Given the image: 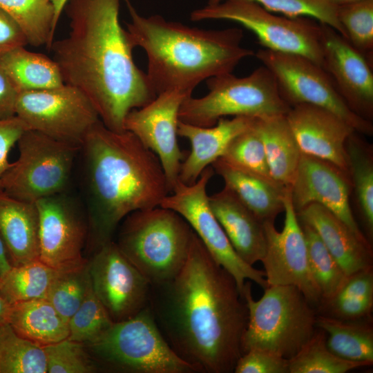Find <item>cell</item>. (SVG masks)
Listing matches in <instances>:
<instances>
[{
	"mask_svg": "<svg viewBox=\"0 0 373 373\" xmlns=\"http://www.w3.org/2000/svg\"><path fill=\"white\" fill-rule=\"evenodd\" d=\"M367 366L334 354L326 344V333L317 327L309 341L289 359V373H345Z\"/></svg>",
	"mask_w": 373,
	"mask_h": 373,
	"instance_id": "36",
	"label": "cell"
},
{
	"mask_svg": "<svg viewBox=\"0 0 373 373\" xmlns=\"http://www.w3.org/2000/svg\"><path fill=\"white\" fill-rule=\"evenodd\" d=\"M189 97L179 90L163 92L146 105L131 111L124 121V130L158 157L171 192L179 181L184 158L178 142L179 111Z\"/></svg>",
	"mask_w": 373,
	"mask_h": 373,
	"instance_id": "17",
	"label": "cell"
},
{
	"mask_svg": "<svg viewBox=\"0 0 373 373\" xmlns=\"http://www.w3.org/2000/svg\"><path fill=\"white\" fill-rule=\"evenodd\" d=\"M298 220L306 242L311 272L321 291V300L328 299L340 289L347 276L316 231L309 224Z\"/></svg>",
	"mask_w": 373,
	"mask_h": 373,
	"instance_id": "35",
	"label": "cell"
},
{
	"mask_svg": "<svg viewBox=\"0 0 373 373\" xmlns=\"http://www.w3.org/2000/svg\"><path fill=\"white\" fill-rule=\"evenodd\" d=\"M39 216V260L57 269L87 263L83 250L87 243V215L66 192L35 202Z\"/></svg>",
	"mask_w": 373,
	"mask_h": 373,
	"instance_id": "16",
	"label": "cell"
},
{
	"mask_svg": "<svg viewBox=\"0 0 373 373\" xmlns=\"http://www.w3.org/2000/svg\"><path fill=\"white\" fill-rule=\"evenodd\" d=\"M211 166L223 179L224 186L262 222H274L284 211L287 187L234 167L221 158Z\"/></svg>",
	"mask_w": 373,
	"mask_h": 373,
	"instance_id": "25",
	"label": "cell"
},
{
	"mask_svg": "<svg viewBox=\"0 0 373 373\" xmlns=\"http://www.w3.org/2000/svg\"><path fill=\"white\" fill-rule=\"evenodd\" d=\"M11 267L6 249L0 237V278L3 276Z\"/></svg>",
	"mask_w": 373,
	"mask_h": 373,
	"instance_id": "47",
	"label": "cell"
},
{
	"mask_svg": "<svg viewBox=\"0 0 373 373\" xmlns=\"http://www.w3.org/2000/svg\"><path fill=\"white\" fill-rule=\"evenodd\" d=\"M88 266L93 289L113 322L128 319L149 306L150 282L115 241L93 252Z\"/></svg>",
	"mask_w": 373,
	"mask_h": 373,
	"instance_id": "15",
	"label": "cell"
},
{
	"mask_svg": "<svg viewBox=\"0 0 373 373\" xmlns=\"http://www.w3.org/2000/svg\"><path fill=\"white\" fill-rule=\"evenodd\" d=\"M209 202L238 256L251 266L261 261L266 249L263 222L225 186Z\"/></svg>",
	"mask_w": 373,
	"mask_h": 373,
	"instance_id": "22",
	"label": "cell"
},
{
	"mask_svg": "<svg viewBox=\"0 0 373 373\" xmlns=\"http://www.w3.org/2000/svg\"><path fill=\"white\" fill-rule=\"evenodd\" d=\"M91 287L88 262L70 269L59 270L48 290L46 299L68 323Z\"/></svg>",
	"mask_w": 373,
	"mask_h": 373,
	"instance_id": "37",
	"label": "cell"
},
{
	"mask_svg": "<svg viewBox=\"0 0 373 373\" xmlns=\"http://www.w3.org/2000/svg\"><path fill=\"white\" fill-rule=\"evenodd\" d=\"M209 92L204 96L186 98L179 111V120L209 127L227 116L263 117L287 115L291 106L282 97L277 82L265 66L246 77L232 73L207 80Z\"/></svg>",
	"mask_w": 373,
	"mask_h": 373,
	"instance_id": "8",
	"label": "cell"
},
{
	"mask_svg": "<svg viewBox=\"0 0 373 373\" xmlns=\"http://www.w3.org/2000/svg\"><path fill=\"white\" fill-rule=\"evenodd\" d=\"M284 227L277 231L274 221L263 222L266 239L263 264L268 285H293L307 300L318 307L321 300L319 288L309 265L305 236L291 201L290 188L284 197Z\"/></svg>",
	"mask_w": 373,
	"mask_h": 373,
	"instance_id": "14",
	"label": "cell"
},
{
	"mask_svg": "<svg viewBox=\"0 0 373 373\" xmlns=\"http://www.w3.org/2000/svg\"><path fill=\"white\" fill-rule=\"evenodd\" d=\"M149 308L174 352L197 372L232 373L248 321L243 295L194 233L172 278L151 285Z\"/></svg>",
	"mask_w": 373,
	"mask_h": 373,
	"instance_id": "1",
	"label": "cell"
},
{
	"mask_svg": "<svg viewBox=\"0 0 373 373\" xmlns=\"http://www.w3.org/2000/svg\"><path fill=\"white\" fill-rule=\"evenodd\" d=\"M321 32L323 68L350 109L371 121L373 118V61L331 26L321 23Z\"/></svg>",
	"mask_w": 373,
	"mask_h": 373,
	"instance_id": "19",
	"label": "cell"
},
{
	"mask_svg": "<svg viewBox=\"0 0 373 373\" xmlns=\"http://www.w3.org/2000/svg\"><path fill=\"white\" fill-rule=\"evenodd\" d=\"M26 130L28 129L26 124L16 115L0 119V184L10 164L8 161L9 153Z\"/></svg>",
	"mask_w": 373,
	"mask_h": 373,
	"instance_id": "44",
	"label": "cell"
},
{
	"mask_svg": "<svg viewBox=\"0 0 373 373\" xmlns=\"http://www.w3.org/2000/svg\"><path fill=\"white\" fill-rule=\"evenodd\" d=\"M296 213L311 204H319L344 222L362 241L370 244L354 219L350 202V175L334 164L301 154L298 167L289 186Z\"/></svg>",
	"mask_w": 373,
	"mask_h": 373,
	"instance_id": "18",
	"label": "cell"
},
{
	"mask_svg": "<svg viewBox=\"0 0 373 373\" xmlns=\"http://www.w3.org/2000/svg\"><path fill=\"white\" fill-rule=\"evenodd\" d=\"M19 93L8 74L0 67V119L15 116Z\"/></svg>",
	"mask_w": 373,
	"mask_h": 373,
	"instance_id": "46",
	"label": "cell"
},
{
	"mask_svg": "<svg viewBox=\"0 0 373 373\" xmlns=\"http://www.w3.org/2000/svg\"><path fill=\"white\" fill-rule=\"evenodd\" d=\"M286 117L302 154L327 161L349 174L345 142L356 131L348 123L306 104L291 106Z\"/></svg>",
	"mask_w": 373,
	"mask_h": 373,
	"instance_id": "20",
	"label": "cell"
},
{
	"mask_svg": "<svg viewBox=\"0 0 373 373\" xmlns=\"http://www.w3.org/2000/svg\"><path fill=\"white\" fill-rule=\"evenodd\" d=\"M19 157L4 173L0 189L26 202L66 192L81 146L26 130L17 143Z\"/></svg>",
	"mask_w": 373,
	"mask_h": 373,
	"instance_id": "9",
	"label": "cell"
},
{
	"mask_svg": "<svg viewBox=\"0 0 373 373\" xmlns=\"http://www.w3.org/2000/svg\"><path fill=\"white\" fill-rule=\"evenodd\" d=\"M43 347L18 335L8 323L0 325V373H46Z\"/></svg>",
	"mask_w": 373,
	"mask_h": 373,
	"instance_id": "34",
	"label": "cell"
},
{
	"mask_svg": "<svg viewBox=\"0 0 373 373\" xmlns=\"http://www.w3.org/2000/svg\"><path fill=\"white\" fill-rule=\"evenodd\" d=\"M0 8L17 22L28 44L50 49L56 30L52 0H0Z\"/></svg>",
	"mask_w": 373,
	"mask_h": 373,
	"instance_id": "33",
	"label": "cell"
},
{
	"mask_svg": "<svg viewBox=\"0 0 373 373\" xmlns=\"http://www.w3.org/2000/svg\"><path fill=\"white\" fill-rule=\"evenodd\" d=\"M0 237L11 266L39 259V216L35 202L12 198L0 189Z\"/></svg>",
	"mask_w": 373,
	"mask_h": 373,
	"instance_id": "24",
	"label": "cell"
},
{
	"mask_svg": "<svg viewBox=\"0 0 373 373\" xmlns=\"http://www.w3.org/2000/svg\"><path fill=\"white\" fill-rule=\"evenodd\" d=\"M0 67L19 91L42 90L64 84L56 62L48 57L25 48L12 49L0 55Z\"/></svg>",
	"mask_w": 373,
	"mask_h": 373,
	"instance_id": "29",
	"label": "cell"
},
{
	"mask_svg": "<svg viewBox=\"0 0 373 373\" xmlns=\"http://www.w3.org/2000/svg\"><path fill=\"white\" fill-rule=\"evenodd\" d=\"M296 214L316 231L347 276L372 267V245L358 238L327 209L314 203Z\"/></svg>",
	"mask_w": 373,
	"mask_h": 373,
	"instance_id": "23",
	"label": "cell"
},
{
	"mask_svg": "<svg viewBox=\"0 0 373 373\" xmlns=\"http://www.w3.org/2000/svg\"><path fill=\"white\" fill-rule=\"evenodd\" d=\"M345 142L349 174L356 204L366 238L371 243L373 237V152L372 146L356 133Z\"/></svg>",
	"mask_w": 373,
	"mask_h": 373,
	"instance_id": "30",
	"label": "cell"
},
{
	"mask_svg": "<svg viewBox=\"0 0 373 373\" xmlns=\"http://www.w3.org/2000/svg\"><path fill=\"white\" fill-rule=\"evenodd\" d=\"M254 122L255 119L249 128L231 140L220 158L239 169L274 181L263 142Z\"/></svg>",
	"mask_w": 373,
	"mask_h": 373,
	"instance_id": "38",
	"label": "cell"
},
{
	"mask_svg": "<svg viewBox=\"0 0 373 373\" xmlns=\"http://www.w3.org/2000/svg\"><path fill=\"white\" fill-rule=\"evenodd\" d=\"M337 17L347 40L373 61V0L337 6Z\"/></svg>",
	"mask_w": 373,
	"mask_h": 373,
	"instance_id": "39",
	"label": "cell"
},
{
	"mask_svg": "<svg viewBox=\"0 0 373 373\" xmlns=\"http://www.w3.org/2000/svg\"><path fill=\"white\" fill-rule=\"evenodd\" d=\"M193 21L209 19L236 22L257 37L263 48L304 56L323 64L321 23L311 18L278 16L250 0H224L193 10Z\"/></svg>",
	"mask_w": 373,
	"mask_h": 373,
	"instance_id": "10",
	"label": "cell"
},
{
	"mask_svg": "<svg viewBox=\"0 0 373 373\" xmlns=\"http://www.w3.org/2000/svg\"><path fill=\"white\" fill-rule=\"evenodd\" d=\"M81 150L87 245L93 253L113 240L126 216L160 206L171 190L158 157L130 131H113L99 120L87 133Z\"/></svg>",
	"mask_w": 373,
	"mask_h": 373,
	"instance_id": "3",
	"label": "cell"
},
{
	"mask_svg": "<svg viewBox=\"0 0 373 373\" xmlns=\"http://www.w3.org/2000/svg\"><path fill=\"white\" fill-rule=\"evenodd\" d=\"M373 307V269H361L347 276L336 293L321 300L318 314L342 320H358L371 316Z\"/></svg>",
	"mask_w": 373,
	"mask_h": 373,
	"instance_id": "31",
	"label": "cell"
},
{
	"mask_svg": "<svg viewBox=\"0 0 373 373\" xmlns=\"http://www.w3.org/2000/svg\"><path fill=\"white\" fill-rule=\"evenodd\" d=\"M59 271L39 259L19 266H12L0 278V292L9 305L46 298Z\"/></svg>",
	"mask_w": 373,
	"mask_h": 373,
	"instance_id": "32",
	"label": "cell"
},
{
	"mask_svg": "<svg viewBox=\"0 0 373 373\" xmlns=\"http://www.w3.org/2000/svg\"><path fill=\"white\" fill-rule=\"evenodd\" d=\"M124 1L131 18L126 23L130 41L146 55V73L156 95L179 90L191 96L202 81L232 73L242 59L255 55L241 46L240 28L205 30L160 15L144 17L130 0Z\"/></svg>",
	"mask_w": 373,
	"mask_h": 373,
	"instance_id": "4",
	"label": "cell"
},
{
	"mask_svg": "<svg viewBox=\"0 0 373 373\" xmlns=\"http://www.w3.org/2000/svg\"><path fill=\"white\" fill-rule=\"evenodd\" d=\"M7 323L18 335L41 347L69 336L68 323L46 298L10 305Z\"/></svg>",
	"mask_w": 373,
	"mask_h": 373,
	"instance_id": "27",
	"label": "cell"
},
{
	"mask_svg": "<svg viewBox=\"0 0 373 373\" xmlns=\"http://www.w3.org/2000/svg\"><path fill=\"white\" fill-rule=\"evenodd\" d=\"M213 173L208 166L192 184L178 181L160 206L177 212L188 222L214 260L233 277L242 294L246 280L265 289L269 285L264 271L247 264L238 256L211 209L207 186Z\"/></svg>",
	"mask_w": 373,
	"mask_h": 373,
	"instance_id": "12",
	"label": "cell"
},
{
	"mask_svg": "<svg viewBox=\"0 0 373 373\" xmlns=\"http://www.w3.org/2000/svg\"><path fill=\"white\" fill-rule=\"evenodd\" d=\"M99 367L128 373H197L171 348L147 306L85 345Z\"/></svg>",
	"mask_w": 373,
	"mask_h": 373,
	"instance_id": "7",
	"label": "cell"
},
{
	"mask_svg": "<svg viewBox=\"0 0 373 373\" xmlns=\"http://www.w3.org/2000/svg\"><path fill=\"white\" fill-rule=\"evenodd\" d=\"M224 0H209L214 5ZM266 10L291 18L308 17L331 26L347 39L337 17V6L327 0H250Z\"/></svg>",
	"mask_w": 373,
	"mask_h": 373,
	"instance_id": "40",
	"label": "cell"
},
{
	"mask_svg": "<svg viewBox=\"0 0 373 373\" xmlns=\"http://www.w3.org/2000/svg\"><path fill=\"white\" fill-rule=\"evenodd\" d=\"M251 283L245 282L242 295L248 321L242 338V352L261 349L290 359L315 333L317 311L293 285H269L255 300Z\"/></svg>",
	"mask_w": 373,
	"mask_h": 373,
	"instance_id": "5",
	"label": "cell"
},
{
	"mask_svg": "<svg viewBox=\"0 0 373 373\" xmlns=\"http://www.w3.org/2000/svg\"><path fill=\"white\" fill-rule=\"evenodd\" d=\"M10 305L5 300L0 292V325L7 322Z\"/></svg>",
	"mask_w": 373,
	"mask_h": 373,
	"instance_id": "49",
	"label": "cell"
},
{
	"mask_svg": "<svg viewBox=\"0 0 373 373\" xmlns=\"http://www.w3.org/2000/svg\"><path fill=\"white\" fill-rule=\"evenodd\" d=\"M255 56L273 74L282 97L291 107L316 106L340 117L356 132L372 134L371 121L350 109L322 66L300 55L265 48L259 49Z\"/></svg>",
	"mask_w": 373,
	"mask_h": 373,
	"instance_id": "11",
	"label": "cell"
},
{
	"mask_svg": "<svg viewBox=\"0 0 373 373\" xmlns=\"http://www.w3.org/2000/svg\"><path fill=\"white\" fill-rule=\"evenodd\" d=\"M254 124L263 142L272 179L284 187H289L302 153L286 115L256 118Z\"/></svg>",
	"mask_w": 373,
	"mask_h": 373,
	"instance_id": "26",
	"label": "cell"
},
{
	"mask_svg": "<svg viewBox=\"0 0 373 373\" xmlns=\"http://www.w3.org/2000/svg\"><path fill=\"white\" fill-rule=\"evenodd\" d=\"M121 0H68V35L50 50L64 84L81 90L102 122L116 132L133 110L156 96L146 73L135 64L126 30L121 26Z\"/></svg>",
	"mask_w": 373,
	"mask_h": 373,
	"instance_id": "2",
	"label": "cell"
},
{
	"mask_svg": "<svg viewBox=\"0 0 373 373\" xmlns=\"http://www.w3.org/2000/svg\"><path fill=\"white\" fill-rule=\"evenodd\" d=\"M43 348L48 373H91L99 369L83 343L66 338Z\"/></svg>",
	"mask_w": 373,
	"mask_h": 373,
	"instance_id": "42",
	"label": "cell"
},
{
	"mask_svg": "<svg viewBox=\"0 0 373 373\" xmlns=\"http://www.w3.org/2000/svg\"><path fill=\"white\" fill-rule=\"evenodd\" d=\"M233 372L289 373V360L267 350L251 349L238 360Z\"/></svg>",
	"mask_w": 373,
	"mask_h": 373,
	"instance_id": "43",
	"label": "cell"
},
{
	"mask_svg": "<svg viewBox=\"0 0 373 373\" xmlns=\"http://www.w3.org/2000/svg\"><path fill=\"white\" fill-rule=\"evenodd\" d=\"M67 1L68 0H52L55 8V26L56 28Z\"/></svg>",
	"mask_w": 373,
	"mask_h": 373,
	"instance_id": "48",
	"label": "cell"
},
{
	"mask_svg": "<svg viewBox=\"0 0 373 373\" xmlns=\"http://www.w3.org/2000/svg\"><path fill=\"white\" fill-rule=\"evenodd\" d=\"M117 229L115 242L151 285L179 272L194 233L180 214L161 206L131 213Z\"/></svg>",
	"mask_w": 373,
	"mask_h": 373,
	"instance_id": "6",
	"label": "cell"
},
{
	"mask_svg": "<svg viewBox=\"0 0 373 373\" xmlns=\"http://www.w3.org/2000/svg\"><path fill=\"white\" fill-rule=\"evenodd\" d=\"M316 327L326 333L328 349L339 358L367 366L373 363V327L371 316L342 320L317 314Z\"/></svg>",
	"mask_w": 373,
	"mask_h": 373,
	"instance_id": "28",
	"label": "cell"
},
{
	"mask_svg": "<svg viewBox=\"0 0 373 373\" xmlns=\"http://www.w3.org/2000/svg\"><path fill=\"white\" fill-rule=\"evenodd\" d=\"M15 115L29 130L82 146L100 119L90 99L68 84L19 93Z\"/></svg>",
	"mask_w": 373,
	"mask_h": 373,
	"instance_id": "13",
	"label": "cell"
},
{
	"mask_svg": "<svg viewBox=\"0 0 373 373\" xmlns=\"http://www.w3.org/2000/svg\"><path fill=\"white\" fill-rule=\"evenodd\" d=\"M27 44L28 40L21 28L0 8V55Z\"/></svg>",
	"mask_w": 373,
	"mask_h": 373,
	"instance_id": "45",
	"label": "cell"
},
{
	"mask_svg": "<svg viewBox=\"0 0 373 373\" xmlns=\"http://www.w3.org/2000/svg\"><path fill=\"white\" fill-rule=\"evenodd\" d=\"M327 1H329L331 3H332L333 5L336 6H340L352 3H354V2H357V1H360L363 0H327Z\"/></svg>",
	"mask_w": 373,
	"mask_h": 373,
	"instance_id": "50",
	"label": "cell"
},
{
	"mask_svg": "<svg viewBox=\"0 0 373 373\" xmlns=\"http://www.w3.org/2000/svg\"><path fill=\"white\" fill-rule=\"evenodd\" d=\"M256 117H222L212 126H198L179 120L178 135L187 139L191 151L181 164L178 180L185 184L195 182L202 171L223 155L231 140L249 128Z\"/></svg>",
	"mask_w": 373,
	"mask_h": 373,
	"instance_id": "21",
	"label": "cell"
},
{
	"mask_svg": "<svg viewBox=\"0 0 373 373\" xmlns=\"http://www.w3.org/2000/svg\"><path fill=\"white\" fill-rule=\"evenodd\" d=\"M113 323L91 285L81 305L68 321V338L86 345L97 338Z\"/></svg>",
	"mask_w": 373,
	"mask_h": 373,
	"instance_id": "41",
	"label": "cell"
}]
</instances>
